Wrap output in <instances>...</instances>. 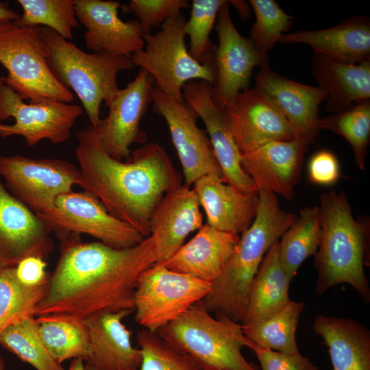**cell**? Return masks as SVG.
Listing matches in <instances>:
<instances>
[{"instance_id":"cell-1","label":"cell","mask_w":370,"mask_h":370,"mask_svg":"<svg viewBox=\"0 0 370 370\" xmlns=\"http://www.w3.org/2000/svg\"><path fill=\"white\" fill-rule=\"evenodd\" d=\"M155 263L150 236L124 249L71 236L61 241L60 258L35 317L69 313L84 319L102 311H134L138 278Z\"/></svg>"},{"instance_id":"cell-2","label":"cell","mask_w":370,"mask_h":370,"mask_svg":"<svg viewBox=\"0 0 370 370\" xmlns=\"http://www.w3.org/2000/svg\"><path fill=\"white\" fill-rule=\"evenodd\" d=\"M76 137L75 153L82 188L95 195L113 217L149 236L156 206L167 192L182 184L165 149L149 143L132 151L130 160L119 161L102 149L90 124Z\"/></svg>"},{"instance_id":"cell-3","label":"cell","mask_w":370,"mask_h":370,"mask_svg":"<svg viewBox=\"0 0 370 370\" xmlns=\"http://www.w3.org/2000/svg\"><path fill=\"white\" fill-rule=\"evenodd\" d=\"M295 216L280 208L276 195L258 191V205L251 225L241 234L235 252L204 298L211 313L241 323L253 280L269 248L291 225Z\"/></svg>"},{"instance_id":"cell-4","label":"cell","mask_w":370,"mask_h":370,"mask_svg":"<svg viewBox=\"0 0 370 370\" xmlns=\"http://www.w3.org/2000/svg\"><path fill=\"white\" fill-rule=\"evenodd\" d=\"M319 208L322 234L314 256L315 293L321 296L345 283L369 303L370 286L364 269L369 253V223L354 218L343 193L331 190L322 193Z\"/></svg>"},{"instance_id":"cell-5","label":"cell","mask_w":370,"mask_h":370,"mask_svg":"<svg viewBox=\"0 0 370 370\" xmlns=\"http://www.w3.org/2000/svg\"><path fill=\"white\" fill-rule=\"evenodd\" d=\"M40 32L49 50L51 73L77 95L95 127L101 120V103L104 101L108 106L119 89L118 73L134 68L132 56L85 52L48 27H40Z\"/></svg>"},{"instance_id":"cell-6","label":"cell","mask_w":370,"mask_h":370,"mask_svg":"<svg viewBox=\"0 0 370 370\" xmlns=\"http://www.w3.org/2000/svg\"><path fill=\"white\" fill-rule=\"evenodd\" d=\"M156 333L204 370H258L242 354L247 338L241 323L222 314L212 317L202 300Z\"/></svg>"},{"instance_id":"cell-7","label":"cell","mask_w":370,"mask_h":370,"mask_svg":"<svg viewBox=\"0 0 370 370\" xmlns=\"http://www.w3.org/2000/svg\"><path fill=\"white\" fill-rule=\"evenodd\" d=\"M40 27H21L0 21V63L8 71L5 82L30 103L73 101V92L61 84L48 65L49 50Z\"/></svg>"},{"instance_id":"cell-8","label":"cell","mask_w":370,"mask_h":370,"mask_svg":"<svg viewBox=\"0 0 370 370\" xmlns=\"http://www.w3.org/2000/svg\"><path fill=\"white\" fill-rule=\"evenodd\" d=\"M183 16L166 20L154 34H143L145 47L132 55L134 66L146 71L155 86L175 99H184L182 88L192 80H203L212 85L213 59L201 64L195 60L185 45Z\"/></svg>"},{"instance_id":"cell-9","label":"cell","mask_w":370,"mask_h":370,"mask_svg":"<svg viewBox=\"0 0 370 370\" xmlns=\"http://www.w3.org/2000/svg\"><path fill=\"white\" fill-rule=\"evenodd\" d=\"M36 215L61 241L84 234L114 248L136 246L145 237L109 213L92 193L73 190L59 195L53 207Z\"/></svg>"},{"instance_id":"cell-10","label":"cell","mask_w":370,"mask_h":370,"mask_svg":"<svg viewBox=\"0 0 370 370\" xmlns=\"http://www.w3.org/2000/svg\"><path fill=\"white\" fill-rule=\"evenodd\" d=\"M211 283L155 263L139 275L134 293L135 321L152 332L173 321L209 293Z\"/></svg>"},{"instance_id":"cell-11","label":"cell","mask_w":370,"mask_h":370,"mask_svg":"<svg viewBox=\"0 0 370 370\" xmlns=\"http://www.w3.org/2000/svg\"><path fill=\"white\" fill-rule=\"evenodd\" d=\"M0 176L10 193L36 214L51 209L73 185H83L79 169L56 158L0 156Z\"/></svg>"},{"instance_id":"cell-12","label":"cell","mask_w":370,"mask_h":370,"mask_svg":"<svg viewBox=\"0 0 370 370\" xmlns=\"http://www.w3.org/2000/svg\"><path fill=\"white\" fill-rule=\"evenodd\" d=\"M0 77V121L12 118V125L0 123V136H23L32 147L47 139L54 144L69 140L71 130L83 108L75 104L50 101L25 103Z\"/></svg>"},{"instance_id":"cell-13","label":"cell","mask_w":370,"mask_h":370,"mask_svg":"<svg viewBox=\"0 0 370 370\" xmlns=\"http://www.w3.org/2000/svg\"><path fill=\"white\" fill-rule=\"evenodd\" d=\"M153 78L140 69L126 87L119 89L108 106V114L94 127L102 149L119 161L130 160L134 143H146L147 136L140 121L152 101Z\"/></svg>"},{"instance_id":"cell-14","label":"cell","mask_w":370,"mask_h":370,"mask_svg":"<svg viewBox=\"0 0 370 370\" xmlns=\"http://www.w3.org/2000/svg\"><path fill=\"white\" fill-rule=\"evenodd\" d=\"M152 108L166 121L180 161L184 185L190 187L199 178L208 175L223 180L206 132L197 124L195 110L184 99H175L156 86L153 90ZM224 181V180H223Z\"/></svg>"},{"instance_id":"cell-15","label":"cell","mask_w":370,"mask_h":370,"mask_svg":"<svg viewBox=\"0 0 370 370\" xmlns=\"http://www.w3.org/2000/svg\"><path fill=\"white\" fill-rule=\"evenodd\" d=\"M217 18L219 45L213 54L214 80L211 94L214 103L223 109L238 92L249 88L254 69L268 63V56L238 32L230 16L229 1H224Z\"/></svg>"},{"instance_id":"cell-16","label":"cell","mask_w":370,"mask_h":370,"mask_svg":"<svg viewBox=\"0 0 370 370\" xmlns=\"http://www.w3.org/2000/svg\"><path fill=\"white\" fill-rule=\"evenodd\" d=\"M223 111L241 154L271 141L297 138L275 104L256 87L238 92Z\"/></svg>"},{"instance_id":"cell-17","label":"cell","mask_w":370,"mask_h":370,"mask_svg":"<svg viewBox=\"0 0 370 370\" xmlns=\"http://www.w3.org/2000/svg\"><path fill=\"white\" fill-rule=\"evenodd\" d=\"M184 100L200 118L209 136L225 182L247 193L258 188L241 165V153L230 130L223 109L212 99L211 85L203 80H192L182 88Z\"/></svg>"},{"instance_id":"cell-18","label":"cell","mask_w":370,"mask_h":370,"mask_svg":"<svg viewBox=\"0 0 370 370\" xmlns=\"http://www.w3.org/2000/svg\"><path fill=\"white\" fill-rule=\"evenodd\" d=\"M50 234L36 214L0 180V269L14 267L29 256L46 260L53 250Z\"/></svg>"},{"instance_id":"cell-19","label":"cell","mask_w":370,"mask_h":370,"mask_svg":"<svg viewBox=\"0 0 370 370\" xmlns=\"http://www.w3.org/2000/svg\"><path fill=\"white\" fill-rule=\"evenodd\" d=\"M78 22L86 28L84 42L95 53L132 56L145 47L139 21H123L119 17L120 1L74 0Z\"/></svg>"},{"instance_id":"cell-20","label":"cell","mask_w":370,"mask_h":370,"mask_svg":"<svg viewBox=\"0 0 370 370\" xmlns=\"http://www.w3.org/2000/svg\"><path fill=\"white\" fill-rule=\"evenodd\" d=\"M309 143L297 138L271 141L241 154V165L255 183L258 191L279 195L287 200L295 195L305 153Z\"/></svg>"},{"instance_id":"cell-21","label":"cell","mask_w":370,"mask_h":370,"mask_svg":"<svg viewBox=\"0 0 370 370\" xmlns=\"http://www.w3.org/2000/svg\"><path fill=\"white\" fill-rule=\"evenodd\" d=\"M255 83L281 112L297 137L312 143L319 132V106L326 100V92L276 73L268 63L260 67Z\"/></svg>"},{"instance_id":"cell-22","label":"cell","mask_w":370,"mask_h":370,"mask_svg":"<svg viewBox=\"0 0 370 370\" xmlns=\"http://www.w3.org/2000/svg\"><path fill=\"white\" fill-rule=\"evenodd\" d=\"M197 194L182 184L169 192L156 206L149 223L156 263L166 261L183 245L192 232L203 225Z\"/></svg>"},{"instance_id":"cell-23","label":"cell","mask_w":370,"mask_h":370,"mask_svg":"<svg viewBox=\"0 0 370 370\" xmlns=\"http://www.w3.org/2000/svg\"><path fill=\"white\" fill-rule=\"evenodd\" d=\"M132 311H102L86 318L90 354L85 370H140L142 353L131 343V332L122 319Z\"/></svg>"},{"instance_id":"cell-24","label":"cell","mask_w":370,"mask_h":370,"mask_svg":"<svg viewBox=\"0 0 370 370\" xmlns=\"http://www.w3.org/2000/svg\"><path fill=\"white\" fill-rule=\"evenodd\" d=\"M279 42L307 45L314 55L340 63L370 61V23L367 17L362 16L325 29L284 34Z\"/></svg>"},{"instance_id":"cell-25","label":"cell","mask_w":370,"mask_h":370,"mask_svg":"<svg viewBox=\"0 0 370 370\" xmlns=\"http://www.w3.org/2000/svg\"><path fill=\"white\" fill-rule=\"evenodd\" d=\"M240 239L238 234L203 225L188 242L166 261L169 269L212 283L232 258Z\"/></svg>"},{"instance_id":"cell-26","label":"cell","mask_w":370,"mask_h":370,"mask_svg":"<svg viewBox=\"0 0 370 370\" xmlns=\"http://www.w3.org/2000/svg\"><path fill=\"white\" fill-rule=\"evenodd\" d=\"M193 184L207 224L238 235L251 225L257 212L258 192L244 193L212 175H204Z\"/></svg>"},{"instance_id":"cell-27","label":"cell","mask_w":370,"mask_h":370,"mask_svg":"<svg viewBox=\"0 0 370 370\" xmlns=\"http://www.w3.org/2000/svg\"><path fill=\"white\" fill-rule=\"evenodd\" d=\"M312 72L317 87L327 94L330 112L338 114L370 100V61L345 64L314 55Z\"/></svg>"},{"instance_id":"cell-28","label":"cell","mask_w":370,"mask_h":370,"mask_svg":"<svg viewBox=\"0 0 370 370\" xmlns=\"http://www.w3.org/2000/svg\"><path fill=\"white\" fill-rule=\"evenodd\" d=\"M312 328L328 347L333 370H370V331L365 325L351 318L319 314Z\"/></svg>"},{"instance_id":"cell-29","label":"cell","mask_w":370,"mask_h":370,"mask_svg":"<svg viewBox=\"0 0 370 370\" xmlns=\"http://www.w3.org/2000/svg\"><path fill=\"white\" fill-rule=\"evenodd\" d=\"M292 279L280 258L279 240L266 253L251 285L242 325L264 319L290 301L288 291Z\"/></svg>"},{"instance_id":"cell-30","label":"cell","mask_w":370,"mask_h":370,"mask_svg":"<svg viewBox=\"0 0 370 370\" xmlns=\"http://www.w3.org/2000/svg\"><path fill=\"white\" fill-rule=\"evenodd\" d=\"M36 317L40 339L58 363L78 358L85 361L89 357V335L84 319L69 313Z\"/></svg>"},{"instance_id":"cell-31","label":"cell","mask_w":370,"mask_h":370,"mask_svg":"<svg viewBox=\"0 0 370 370\" xmlns=\"http://www.w3.org/2000/svg\"><path fill=\"white\" fill-rule=\"evenodd\" d=\"M321 217L319 206L304 208L279 240L282 264L293 280L300 265L315 256L321 240Z\"/></svg>"},{"instance_id":"cell-32","label":"cell","mask_w":370,"mask_h":370,"mask_svg":"<svg viewBox=\"0 0 370 370\" xmlns=\"http://www.w3.org/2000/svg\"><path fill=\"white\" fill-rule=\"evenodd\" d=\"M305 303L291 300L282 309L260 321L242 325L247 338L257 345L286 354L299 352L296 332Z\"/></svg>"},{"instance_id":"cell-33","label":"cell","mask_w":370,"mask_h":370,"mask_svg":"<svg viewBox=\"0 0 370 370\" xmlns=\"http://www.w3.org/2000/svg\"><path fill=\"white\" fill-rule=\"evenodd\" d=\"M49 282L29 286L19 280L15 267L0 269V333L20 320L35 317Z\"/></svg>"},{"instance_id":"cell-34","label":"cell","mask_w":370,"mask_h":370,"mask_svg":"<svg viewBox=\"0 0 370 370\" xmlns=\"http://www.w3.org/2000/svg\"><path fill=\"white\" fill-rule=\"evenodd\" d=\"M0 344L36 370H64L42 343L35 317L23 319L4 329L0 333Z\"/></svg>"},{"instance_id":"cell-35","label":"cell","mask_w":370,"mask_h":370,"mask_svg":"<svg viewBox=\"0 0 370 370\" xmlns=\"http://www.w3.org/2000/svg\"><path fill=\"white\" fill-rule=\"evenodd\" d=\"M23 13L15 23L21 27H45L62 38L71 40L79 26L74 0H18Z\"/></svg>"},{"instance_id":"cell-36","label":"cell","mask_w":370,"mask_h":370,"mask_svg":"<svg viewBox=\"0 0 370 370\" xmlns=\"http://www.w3.org/2000/svg\"><path fill=\"white\" fill-rule=\"evenodd\" d=\"M319 128L343 136L351 145L358 166L365 169L370 140V100L358 103L348 110L319 118Z\"/></svg>"},{"instance_id":"cell-37","label":"cell","mask_w":370,"mask_h":370,"mask_svg":"<svg viewBox=\"0 0 370 370\" xmlns=\"http://www.w3.org/2000/svg\"><path fill=\"white\" fill-rule=\"evenodd\" d=\"M256 21L250 29L249 39L262 55L267 53L288 32L293 18L287 14L274 0H250Z\"/></svg>"},{"instance_id":"cell-38","label":"cell","mask_w":370,"mask_h":370,"mask_svg":"<svg viewBox=\"0 0 370 370\" xmlns=\"http://www.w3.org/2000/svg\"><path fill=\"white\" fill-rule=\"evenodd\" d=\"M225 0H193L190 16L186 21L184 33L189 38L190 55L204 64L213 59L215 46L209 36L219 10Z\"/></svg>"},{"instance_id":"cell-39","label":"cell","mask_w":370,"mask_h":370,"mask_svg":"<svg viewBox=\"0 0 370 370\" xmlns=\"http://www.w3.org/2000/svg\"><path fill=\"white\" fill-rule=\"evenodd\" d=\"M142 353L140 370H204L190 356L163 340L156 332L142 329L137 334Z\"/></svg>"},{"instance_id":"cell-40","label":"cell","mask_w":370,"mask_h":370,"mask_svg":"<svg viewBox=\"0 0 370 370\" xmlns=\"http://www.w3.org/2000/svg\"><path fill=\"white\" fill-rule=\"evenodd\" d=\"M190 7L187 0H131L121 5L125 12L134 15L139 21L143 34H151L154 27L166 20L182 15V10Z\"/></svg>"},{"instance_id":"cell-41","label":"cell","mask_w":370,"mask_h":370,"mask_svg":"<svg viewBox=\"0 0 370 370\" xmlns=\"http://www.w3.org/2000/svg\"><path fill=\"white\" fill-rule=\"evenodd\" d=\"M246 347L255 353L262 370H319L310 360L299 352L286 354L261 347L247 338Z\"/></svg>"},{"instance_id":"cell-42","label":"cell","mask_w":370,"mask_h":370,"mask_svg":"<svg viewBox=\"0 0 370 370\" xmlns=\"http://www.w3.org/2000/svg\"><path fill=\"white\" fill-rule=\"evenodd\" d=\"M309 180L317 185L329 186L341 177L338 161L330 151L321 150L314 154L308 163Z\"/></svg>"},{"instance_id":"cell-43","label":"cell","mask_w":370,"mask_h":370,"mask_svg":"<svg viewBox=\"0 0 370 370\" xmlns=\"http://www.w3.org/2000/svg\"><path fill=\"white\" fill-rule=\"evenodd\" d=\"M45 260L29 256L20 261L15 267L16 274L21 282L29 285L36 286L48 280L50 273L46 271Z\"/></svg>"},{"instance_id":"cell-44","label":"cell","mask_w":370,"mask_h":370,"mask_svg":"<svg viewBox=\"0 0 370 370\" xmlns=\"http://www.w3.org/2000/svg\"><path fill=\"white\" fill-rule=\"evenodd\" d=\"M21 14L16 10L12 9L10 3L0 1V21L18 20Z\"/></svg>"},{"instance_id":"cell-45","label":"cell","mask_w":370,"mask_h":370,"mask_svg":"<svg viewBox=\"0 0 370 370\" xmlns=\"http://www.w3.org/2000/svg\"><path fill=\"white\" fill-rule=\"evenodd\" d=\"M238 10L243 18L249 17L250 14V7L249 3L245 1H229Z\"/></svg>"},{"instance_id":"cell-46","label":"cell","mask_w":370,"mask_h":370,"mask_svg":"<svg viewBox=\"0 0 370 370\" xmlns=\"http://www.w3.org/2000/svg\"><path fill=\"white\" fill-rule=\"evenodd\" d=\"M68 370H85L84 360L79 358H74Z\"/></svg>"},{"instance_id":"cell-47","label":"cell","mask_w":370,"mask_h":370,"mask_svg":"<svg viewBox=\"0 0 370 370\" xmlns=\"http://www.w3.org/2000/svg\"><path fill=\"white\" fill-rule=\"evenodd\" d=\"M0 370H4V363L0 358Z\"/></svg>"}]
</instances>
